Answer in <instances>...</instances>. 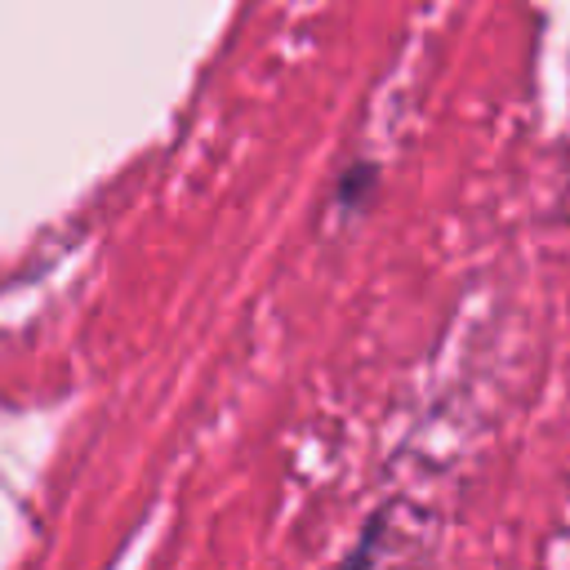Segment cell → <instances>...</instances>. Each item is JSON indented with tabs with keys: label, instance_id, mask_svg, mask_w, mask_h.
I'll return each instance as SVG.
<instances>
[]
</instances>
